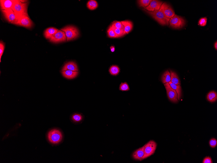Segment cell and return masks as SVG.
Wrapping results in <instances>:
<instances>
[{
  "mask_svg": "<svg viewBox=\"0 0 217 163\" xmlns=\"http://www.w3.org/2000/svg\"><path fill=\"white\" fill-rule=\"evenodd\" d=\"M67 70L78 71V69L77 64L74 62H67L62 67L61 71Z\"/></svg>",
  "mask_w": 217,
  "mask_h": 163,
  "instance_id": "15",
  "label": "cell"
},
{
  "mask_svg": "<svg viewBox=\"0 0 217 163\" xmlns=\"http://www.w3.org/2000/svg\"><path fill=\"white\" fill-rule=\"evenodd\" d=\"M214 47H215V49H216V50H217V41H216L215 43Z\"/></svg>",
  "mask_w": 217,
  "mask_h": 163,
  "instance_id": "36",
  "label": "cell"
},
{
  "mask_svg": "<svg viewBox=\"0 0 217 163\" xmlns=\"http://www.w3.org/2000/svg\"><path fill=\"white\" fill-rule=\"evenodd\" d=\"M157 144L153 140H150L144 146L145 156L144 159H145L153 155L155 152Z\"/></svg>",
  "mask_w": 217,
  "mask_h": 163,
  "instance_id": "7",
  "label": "cell"
},
{
  "mask_svg": "<svg viewBox=\"0 0 217 163\" xmlns=\"http://www.w3.org/2000/svg\"><path fill=\"white\" fill-rule=\"evenodd\" d=\"M203 163H212L213 162L212 159L210 157H207L203 159Z\"/></svg>",
  "mask_w": 217,
  "mask_h": 163,
  "instance_id": "34",
  "label": "cell"
},
{
  "mask_svg": "<svg viewBox=\"0 0 217 163\" xmlns=\"http://www.w3.org/2000/svg\"><path fill=\"white\" fill-rule=\"evenodd\" d=\"M110 49L111 51L112 52H114L115 51V48L114 46H111Z\"/></svg>",
  "mask_w": 217,
  "mask_h": 163,
  "instance_id": "35",
  "label": "cell"
},
{
  "mask_svg": "<svg viewBox=\"0 0 217 163\" xmlns=\"http://www.w3.org/2000/svg\"><path fill=\"white\" fill-rule=\"evenodd\" d=\"M145 152L144 146L137 149L133 153L132 156L135 160L141 161L144 159Z\"/></svg>",
  "mask_w": 217,
  "mask_h": 163,
  "instance_id": "14",
  "label": "cell"
},
{
  "mask_svg": "<svg viewBox=\"0 0 217 163\" xmlns=\"http://www.w3.org/2000/svg\"><path fill=\"white\" fill-rule=\"evenodd\" d=\"M152 1V0H140L138 1V2L140 7L146 8Z\"/></svg>",
  "mask_w": 217,
  "mask_h": 163,
  "instance_id": "27",
  "label": "cell"
},
{
  "mask_svg": "<svg viewBox=\"0 0 217 163\" xmlns=\"http://www.w3.org/2000/svg\"><path fill=\"white\" fill-rule=\"evenodd\" d=\"M5 43L2 41L0 42V62H1V56L4 53L5 49Z\"/></svg>",
  "mask_w": 217,
  "mask_h": 163,
  "instance_id": "32",
  "label": "cell"
},
{
  "mask_svg": "<svg viewBox=\"0 0 217 163\" xmlns=\"http://www.w3.org/2000/svg\"><path fill=\"white\" fill-rule=\"evenodd\" d=\"M111 26L118 37H122L125 35L126 34L125 32V30L117 29V28H116L112 25Z\"/></svg>",
  "mask_w": 217,
  "mask_h": 163,
  "instance_id": "26",
  "label": "cell"
},
{
  "mask_svg": "<svg viewBox=\"0 0 217 163\" xmlns=\"http://www.w3.org/2000/svg\"><path fill=\"white\" fill-rule=\"evenodd\" d=\"M209 145L212 148H215L217 146V141L215 139H212L209 141Z\"/></svg>",
  "mask_w": 217,
  "mask_h": 163,
  "instance_id": "33",
  "label": "cell"
},
{
  "mask_svg": "<svg viewBox=\"0 0 217 163\" xmlns=\"http://www.w3.org/2000/svg\"><path fill=\"white\" fill-rule=\"evenodd\" d=\"M17 0H1L0 6L1 10H7L12 9Z\"/></svg>",
  "mask_w": 217,
  "mask_h": 163,
  "instance_id": "12",
  "label": "cell"
},
{
  "mask_svg": "<svg viewBox=\"0 0 217 163\" xmlns=\"http://www.w3.org/2000/svg\"><path fill=\"white\" fill-rule=\"evenodd\" d=\"M169 83L172 88L175 90L178 94V100H180L181 96V87L180 85H176L173 83H172L171 81Z\"/></svg>",
  "mask_w": 217,
  "mask_h": 163,
  "instance_id": "23",
  "label": "cell"
},
{
  "mask_svg": "<svg viewBox=\"0 0 217 163\" xmlns=\"http://www.w3.org/2000/svg\"><path fill=\"white\" fill-rule=\"evenodd\" d=\"M1 11L5 19L9 23L16 25L19 17L12 9L7 10H1Z\"/></svg>",
  "mask_w": 217,
  "mask_h": 163,
  "instance_id": "6",
  "label": "cell"
},
{
  "mask_svg": "<svg viewBox=\"0 0 217 163\" xmlns=\"http://www.w3.org/2000/svg\"><path fill=\"white\" fill-rule=\"evenodd\" d=\"M84 119L83 116L80 113H74L71 117L72 121L75 124H79L82 123Z\"/></svg>",
  "mask_w": 217,
  "mask_h": 163,
  "instance_id": "18",
  "label": "cell"
},
{
  "mask_svg": "<svg viewBox=\"0 0 217 163\" xmlns=\"http://www.w3.org/2000/svg\"><path fill=\"white\" fill-rule=\"evenodd\" d=\"M61 30L65 32L67 42L77 39L79 35L78 29L76 27L74 26H66Z\"/></svg>",
  "mask_w": 217,
  "mask_h": 163,
  "instance_id": "4",
  "label": "cell"
},
{
  "mask_svg": "<svg viewBox=\"0 0 217 163\" xmlns=\"http://www.w3.org/2000/svg\"><path fill=\"white\" fill-rule=\"evenodd\" d=\"M164 86L169 100L172 102H178V94L175 90L172 88L169 83L164 84Z\"/></svg>",
  "mask_w": 217,
  "mask_h": 163,
  "instance_id": "9",
  "label": "cell"
},
{
  "mask_svg": "<svg viewBox=\"0 0 217 163\" xmlns=\"http://www.w3.org/2000/svg\"><path fill=\"white\" fill-rule=\"evenodd\" d=\"M169 23L170 26L173 28L180 29L185 26V21L183 17L175 14L173 17L170 19Z\"/></svg>",
  "mask_w": 217,
  "mask_h": 163,
  "instance_id": "5",
  "label": "cell"
},
{
  "mask_svg": "<svg viewBox=\"0 0 217 163\" xmlns=\"http://www.w3.org/2000/svg\"><path fill=\"white\" fill-rule=\"evenodd\" d=\"M171 80L170 72L169 70H167L162 75L161 80L163 84L169 83L170 82Z\"/></svg>",
  "mask_w": 217,
  "mask_h": 163,
  "instance_id": "21",
  "label": "cell"
},
{
  "mask_svg": "<svg viewBox=\"0 0 217 163\" xmlns=\"http://www.w3.org/2000/svg\"><path fill=\"white\" fill-rule=\"evenodd\" d=\"M98 4L97 2L95 0H90L88 2L87 7L91 10H95L98 7Z\"/></svg>",
  "mask_w": 217,
  "mask_h": 163,
  "instance_id": "24",
  "label": "cell"
},
{
  "mask_svg": "<svg viewBox=\"0 0 217 163\" xmlns=\"http://www.w3.org/2000/svg\"><path fill=\"white\" fill-rule=\"evenodd\" d=\"M207 21L206 17L201 18L199 21L198 24L201 27L205 26L207 24Z\"/></svg>",
  "mask_w": 217,
  "mask_h": 163,
  "instance_id": "31",
  "label": "cell"
},
{
  "mask_svg": "<svg viewBox=\"0 0 217 163\" xmlns=\"http://www.w3.org/2000/svg\"><path fill=\"white\" fill-rule=\"evenodd\" d=\"M119 90L122 91H128L130 90V87L126 82L122 83L119 87Z\"/></svg>",
  "mask_w": 217,
  "mask_h": 163,
  "instance_id": "28",
  "label": "cell"
},
{
  "mask_svg": "<svg viewBox=\"0 0 217 163\" xmlns=\"http://www.w3.org/2000/svg\"><path fill=\"white\" fill-rule=\"evenodd\" d=\"M160 9L165 16L169 19L175 15V12L171 6L166 2L163 4Z\"/></svg>",
  "mask_w": 217,
  "mask_h": 163,
  "instance_id": "11",
  "label": "cell"
},
{
  "mask_svg": "<svg viewBox=\"0 0 217 163\" xmlns=\"http://www.w3.org/2000/svg\"><path fill=\"white\" fill-rule=\"evenodd\" d=\"M33 22L29 16H24L19 17L16 25L31 29L34 26Z\"/></svg>",
  "mask_w": 217,
  "mask_h": 163,
  "instance_id": "8",
  "label": "cell"
},
{
  "mask_svg": "<svg viewBox=\"0 0 217 163\" xmlns=\"http://www.w3.org/2000/svg\"><path fill=\"white\" fill-rule=\"evenodd\" d=\"M121 22L124 27V30L126 34H128L133 29V23L131 21L128 20L122 21Z\"/></svg>",
  "mask_w": 217,
  "mask_h": 163,
  "instance_id": "19",
  "label": "cell"
},
{
  "mask_svg": "<svg viewBox=\"0 0 217 163\" xmlns=\"http://www.w3.org/2000/svg\"><path fill=\"white\" fill-rule=\"evenodd\" d=\"M47 138L52 145H57L60 143L63 139L62 131L58 129L54 128L50 130L47 134Z\"/></svg>",
  "mask_w": 217,
  "mask_h": 163,
  "instance_id": "2",
  "label": "cell"
},
{
  "mask_svg": "<svg viewBox=\"0 0 217 163\" xmlns=\"http://www.w3.org/2000/svg\"><path fill=\"white\" fill-rule=\"evenodd\" d=\"M29 4V2L27 1L17 0L12 10L19 17L24 16H29L27 12Z\"/></svg>",
  "mask_w": 217,
  "mask_h": 163,
  "instance_id": "1",
  "label": "cell"
},
{
  "mask_svg": "<svg viewBox=\"0 0 217 163\" xmlns=\"http://www.w3.org/2000/svg\"><path fill=\"white\" fill-rule=\"evenodd\" d=\"M49 40L50 42L58 43L66 42L67 41V38L64 31L59 30L57 33L52 35Z\"/></svg>",
  "mask_w": 217,
  "mask_h": 163,
  "instance_id": "10",
  "label": "cell"
},
{
  "mask_svg": "<svg viewBox=\"0 0 217 163\" xmlns=\"http://www.w3.org/2000/svg\"><path fill=\"white\" fill-rule=\"evenodd\" d=\"M208 101L211 103L215 102L217 100V93L214 91L209 92L207 96Z\"/></svg>",
  "mask_w": 217,
  "mask_h": 163,
  "instance_id": "22",
  "label": "cell"
},
{
  "mask_svg": "<svg viewBox=\"0 0 217 163\" xmlns=\"http://www.w3.org/2000/svg\"><path fill=\"white\" fill-rule=\"evenodd\" d=\"M117 29L124 30V27L121 22L115 21L113 22L112 24Z\"/></svg>",
  "mask_w": 217,
  "mask_h": 163,
  "instance_id": "30",
  "label": "cell"
},
{
  "mask_svg": "<svg viewBox=\"0 0 217 163\" xmlns=\"http://www.w3.org/2000/svg\"><path fill=\"white\" fill-rule=\"evenodd\" d=\"M154 19L162 26H168L169 24V19L167 18L160 9L159 10L153 11H146Z\"/></svg>",
  "mask_w": 217,
  "mask_h": 163,
  "instance_id": "3",
  "label": "cell"
},
{
  "mask_svg": "<svg viewBox=\"0 0 217 163\" xmlns=\"http://www.w3.org/2000/svg\"><path fill=\"white\" fill-rule=\"evenodd\" d=\"M63 76L69 79H73L78 75V71H74L70 70H67L61 71Z\"/></svg>",
  "mask_w": 217,
  "mask_h": 163,
  "instance_id": "16",
  "label": "cell"
},
{
  "mask_svg": "<svg viewBox=\"0 0 217 163\" xmlns=\"http://www.w3.org/2000/svg\"><path fill=\"white\" fill-rule=\"evenodd\" d=\"M59 30L54 27L48 28L44 32V36L46 39H49L52 35L57 33Z\"/></svg>",
  "mask_w": 217,
  "mask_h": 163,
  "instance_id": "17",
  "label": "cell"
},
{
  "mask_svg": "<svg viewBox=\"0 0 217 163\" xmlns=\"http://www.w3.org/2000/svg\"><path fill=\"white\" fill-rule=\"evenodd\" d=\"M120 71V68L117 66L115 65L112 66L109 70L110 74L113 76H116L117 75Z\"/></svg>",
  "mask_w": 217,
  "mask_h": 163,
  "instance_id": "25",
  "label": "cell"
},
{
  "mask_svg": "<svg viewBox=\"0 0 217 163\" xmlns=\"http://www.w3.org/2000/svg\"><path fill=\"white\" fill-rule=\"evenodd\" d=\"M163 4V2L161 1L153 0L149 5L145 8V9L147 11H150L158 10H159Z\"/></svg>",
  "mask_w": 217,
  "mask_h": 163,
  "instance_id": "13",
  "label": "cell"
},
{
  "mask_svg": "<svg viewBox=\"0 0 217 163\" xmlns=\"http://www.w3.org/2000/svg\"><path fill=\"white\" fill-rule=\"evenodd\" d=\"M171 74V82L176 85H180V81L177 73L172 70H170Z\"/></svg>",
  "mask_w": 217,
  "mask_h": 163,
  "instance_id": "20",
  "label": "cell"
},
{
  "mask_svg": "<svg viewBox=\"0 0 217 163\" xmlns=\"http://www.w3.org/2000/svg\"><path fill=\"white\" fill-rule=\"evenodd\" d=\"M107 33L108 36L110 38H118L111 26L109 27L107 30Z\"/></svg>",
  "mask_w": 217,
  "mask_h": 163,
  "instance_id": "29",
  "label": "cell"
}]
</instances>
